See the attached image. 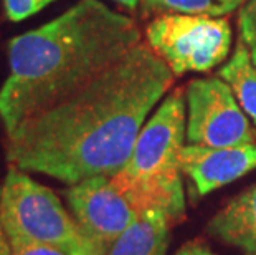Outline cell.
<instances>
[{"mask_svg": "<svg viewBox=\"0 0 256 255\" xmlns=\"http://www.w3.org/2000/svg\"><path fill=\"white\" fill-rule=\"evenodd\" d=\"M7 255H72L55 247L40 245V243H14L8 245Z\"/></svg>", "mask_w": 256, "mask_h": 255, "instance_id": "cell-15", "label": "cell"}, {"mask_svg": "<svg viewBox=\"0 0 256 255\" xmlns=\"http://www.w3.org/2000/svg\"><path fill=\"white\" fill-rule=\"evenodd\" d=\"M0 234L8 245L40 243L72 255H106L81 230L52 189L8 166L0 186Z\"/></svg>", "mask_w": 256, "mask_h": 255, "instance_id": "cell-4", "label": "cell"}, {"mask_svg": "<svg viewBox=\"0 0 256 255\" xmlns=\"http://www.w3.org/2000/svg\"><path fill=\"white\" fill-rule=\"evenodd\" d=\"M7 252H8V243L4 238V235L0 234V255H7Z\"/></svg>", "mask_w": 256, "mask_h": 255, "instance_id": "cell-18", "label": "cell"}, {"mask_svg": "<svg viewBox=\"0 0 256 255\" xmlns=\"http://www.w3.org/2000/svg\"><path fill=\"white\" fill-rule=\"evenodd\" d=\"M208 232L222 242L256 253V184L216 212L208 222Z\"/></svg>", "mask_w": 256, "mask_h": 255, "instance_id": "cell-10", "label": "cell"}, {"mask_svg": "<svg viewBox=\"0 0 256 255\" xmlns=\"http://www.w3.org/2000/svg\"><path fill=\"white\" fill-rule=\"evenodd\" d=\"M55 0H4L5 17L12 22H22L32 17Z\"/></svg>", "mask_w": 256, "mask_h": 255, "instance_id": "cell-14", "label": "cell"}, {"mask_svg": "<svg viewBox=\"0 0 256 255\" xmlns=\"http://www.w3.org/2000/svg\"><path fill=\"white\" fill-rule=\"evenodd\" d=\"M185 96L188 144L230 148L256 143V131L225 80L220 77L192 80Z\"/></svg>", "mask_w": 256, "mask_h": 255, "instance_id": "cell-6", "label": "cell"}, {"mask_svg": "<svg viewBox=\"0 0 256 255\" xmlns=\"http://www.w3.org/2000/svg\"><path fill=\"white\" fill-rule=\"evenodd\" d=\"M248 255H256V253H248Z\"/></svg>", "mask_w": 256, "mask_h": 255, "instance_id": "cell-19", "label": "cell"}, {"mask_svg": "<svg viewBox=\"0 0 256 255\" xmlns=\"http://www.w3.org/2000/svg\"><path fill=\"white\" fill-rule=\"evenodd\" d=\"M238 34L256 65V0H244L238 10Z\"/></svg>", "mask_w": 256, "mask_h": 255, "instance_id": "cell-13", "label": "cell"}, {"mask_svg": "<svg viewBox=\"0 0 256 255\" xmlns=\"http://www.w3.org/2000/svg\"><path fill=\"white\" fill-rule=\"evenodd\" d=\"M146 42L174 77L205 73L230 55L232 27L226 19L202 15H157L146 27Z\"/></svg>", "mask_w": 256, "mask_h": 255, "instance_id": "cell-5", "label": "cell"}, {"mask_svg": "<svg viewBox=\"0 0 256 255\" xmlns=\"http://www.w3.org/2000/svg\"><path fill=\"white\" fill-rule=\"evenodd\" d=\"M218 77L226 81L240 106L256 124V65L242 40H238L230 60L220 68Z\"/></svg>", "mask_w": 256, "mask_h": 255, "instance_id": "cell-11", "label": "cell"}, {"mask_svg": "<svg viewBox=\"0 0 256 255\" xmlns=\"http://www.w3.org/2000/svg\"><path fill=\"white\" fill-rule=\"evenodd\" d=\"M142 42L132 17L80 0L48 24L8 42V77L0 88L5 134L110 68Z\"/></svg>", "mask_w": 256, "mask_h": 255, "instance_id": "cell-2", "label": "cell"}, {"mask_svg": "<svg viewBox=\"0 0 256 255\" xmlns=\"http://www.w3.org/2000/svg\"><path fill=\"white\" fill-rule=\"evenodd\" d=\"M187 139L184 90H174L150 116L134 144L128 164L111 176L136 210L159 207L174 224L185 215L180 153Z\"/></svg>", "mask_w": 256, "mask_h": 255, "instance_id": "cell-3", "label": "cell"}, {"mask_svg": "<svg viewBox=\"0 0 256 255\" xmlns=\"http://www.w3.org/2000/svg\"><path fill=\"white\" fill-rule=\"evenodd\" d=\"M176 255H215V253L212 252V248L206 245L205 242L194 240V242L185 243Z\"/></svg>", "mask_w": 256, "mask_h": 255, "instance_id": "cell-16", "label": "cell"}, {"mask_svg": "<svg viewBox=\"0 0 256 255\" xmlns=\"http://www.w3.org/2000/svg\"><path fill=\"white\" fill-rule=\"evenodd\" d=\"M244 0H140L139 12L142 15H202L223 17L242 9Z\"/></svg>", "mask_w": 256, "mask_h": 255, "instance_id": "cell-12", "label": "cell"}, {"mask_svg": "<svg viewBox=\"0 0 256 255\" xmlns=\"http://www.w3.org/2000/svg\"><path fill=\"white\" fill-rule=\"evenodd\" d=\"M180 169L192 181L198 196H205L256 169V143L230 148L185 144Z\"/></svg>", "mask_w": 256, "mask_h": 255, "instance_id": "cell-8", "label": "cell"}, {"mask_svg": "<svg viewBox=\"0 0 256 255\" xmlns=\"http://www.w3.org/2000/svg\"><path fill=\"white\" fill-rule=\"evenodd\" d=\"M174 80L172 70L147 42L138 43L81 88L5 134L8 166L68 186L118 174Z\"/></svg>", "mask_w": 256, "mask_h": 255, "instance_id": "cell-1", "label": "cell"}, {"mask_svg": "<svg viewBox=\"0 0 256 255\" xmlns=\"http://www.w3.org/2000/svg\"><path fill=\"white\" fill-rule=\"evenodd\" d=\"M172 225L164 209L140 210L106 255H166Z\"/></svg>", "mask_w": 256, "mask_h": 255, "instance_id": "cell-9", "label": "cell"}, {"mask_svg": "<svg viewBox=\"0 0 256 255\" xmlns=\"http://www.w3.org/2000/svg\"><path fill=\"white\" fill-rule=\"evenodd\" d=\"M116 4H119L121 7L130 10V12H134V10H139V5H140V0H114Z\"/></svg>", "mask_w": 256, "mask_h": 255, "instance_id": "cell-17", "label": "cell"}, {"mask_svg": "<svg viewBox=\"0 0 256 255\" xmlns=\"http://www.w3.org/2000/svg\"><path fill=\"white\" fill-rule=\"evenodd\" d=\"M64 197L81 230L106 250L138 215L130 200L114 186L111 176H94L76 182L64 191Z\"/></svg>", "mask_w": 256, "mask_h": 255, "instance_id": "cell-7", "label": "cell"}]
</instances>
